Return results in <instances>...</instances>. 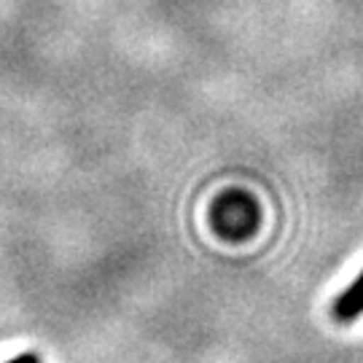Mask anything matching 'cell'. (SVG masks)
I'll return each instance as SVG.
<instances>
[{
	"mask_svg": "<svg viewBox=\"0 0 363 363\" xmlns=\"http://www.w3.org/2000/svg\"><path fill=\"white\" fill-rule=\"evenodd\" d=\"M216 229L229 240H242L247 234L256 232V220L259 210L253 205V199L245 194H226L213 210Z\"/></svg>",
	"mask_w": 363,
	"mask_h": 363,
	"instance_id": "1",
	"label": "cell"
},
{
	"mask_svg": "<svg viewBox=\"0 0 363 363\" xmlns=\"http://www.w3.org/2000/svg\"><path fill=\"white\" fill-rule=\"evenodd\" d=\"M361 312H363V272L358 274V280L334 301L331 315H334L337 323H352Z\"/></svg>",
	"mask_w": 363,
	"mask_h": 363,
	"instance_id": "2",
	"label": "cell"
},
{
	"mask_svg": "<svg viewBox=\"0 0 363 363\" xmlns=\"http://www.w3.org/2000/svg\"><path fill=\"white\" fill-rule=\"evenodd\" d=\"M6 363H43V361H40L38 352H22V355H16V358H11V361Z\"/></svg>",
	"mask_w": 363,
	"mask_h": 363,
	"instance_id": "3",
	"label": "cell"
}]
</instances>
